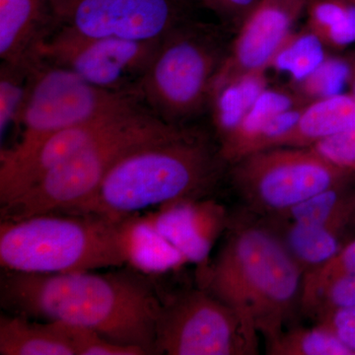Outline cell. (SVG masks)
<instances>
[{"label": "cell", "instance_id": "obj_1", "mask_svg": "<svg viewBox=\"0 0 355 355\" xmlns=\"http://www.w3.org/2000/svg\"><path fill=\"white\" fill-rule=\"evenodd\" d=\"M2 307L13 314L90 329L156 354L161 304L144 280L128 272L25 273L4 270Z\"/></svg>", "mask_w": 355, "mask_h": 355}, {"label": "cell", "instance_id": "obj_2", "mask_svg": "<svg viewBox=\"0 0 355 355\" xmlns=\"http://www.w3.org/2000/svg\"><path fill=\"white\" fill-rule=\"evenodd\" d=\"M221 162L219 150L184 130L123 156L73 214L125 221L140 210L193 202L214 188Z\"/></svg>", "mask_w": 355, "mask_h": 355}, {"label": "cell", "instance_id": "obj_3", "mask_svg": "<svg viewBox=\"0 0 355 355\" xmlns=\"http://www.w3.org/2000/svg\"><path fill=\"white\" fill-rule=\"evenodd\" d=\"M304 270L277 233L263 226L232 230L205 272V291L266 340L284 331L297 306Z\"/></svg>", "mask_w": 355, "mask_h": 355}, {"label": "cell", "instance_id": "obj_4", "mask_svg": "<svg viewBox=\"0 0 355 355\" xmlns=\"http://www.w3.org/2000/svg\"><path fill=\"white\" fill-rule=\"evenodd\" d=\"M130 219L93 214H37L1 220L0 263L25 273L90 272L116 268L132 258Z\"/></svg>", "mask_w": 355, "mask_h": 355}, {"label": "cell", "instance_id": "obj_5", "mask_svg": "<svg viewBox=\"0 0 355 355\" xmlns=\"http://www.w3.org/2000/svg\"><path fill=\"white\" fill-rule=\"evenodd\" d=\"M186 128L161 121L147 109L100 137L29 189L1 205V220L37 214H74L94 196L105 178L123 156L150 142L174 137Z\"/></svg>", "mask_w": 355, "mask_h": 355}, {"label": "cell", "instance_id": "obj_6", "mask_svg": "<svg viewBox=\"0 0 355 355\" xmlns=\"http://www.w3.org/2000/svg\"><path fill=\"white\" fill-rule=\"evenodd\" d=\"M226 53L209 27L184 21L161 40L140 84V101L161 121L182 127L209 105Z\"/></svg>", "mask_w": 355, "mask_h": 355}, {"label": "cell", "instance_id": "obj_7", "mask_svg": "<svg viewBox=\"0 0 355 355\" xmlns=\"http://www.w3.org/2000/svg\"><path fill=\"white\" fill-rule=\"evenodd\" d=\"M144 107L135 96L96 87L72 70L38 57L31 67L19 139L1 153H24L58 130Z\"/></svg>", "mask_w": 355, "mask_h": 355}, {"label": "cell", "instance_id": "obj_8", "mask_svg": "<svg viewBox=\"0 0 355 355\" xmlns=\"http://www.w3.org/2000/svg\"><path fill=\"white\" fill-rule=\"evenodd\" d=\"M233 165V186L248 207L275 216L352 176L313 147H275Z\"/></svg>", "mask_w": 355, "mask_h": 355}, {"label": "cell", "instance_id": "obj_9", "mask_svg": "<svg viewBox=\"0 0 355 355\" xmlns=\"http://www.w3.org/2000/svg\"><path fill=\"white\" fill-rule=\"evenodd\" d=\"M156 354L254 355L259 334L234 310L202 289L162 306Z\"/></svg>", "mask_w": 355, "mask_h": 355}, {"label": "cell", "instance_id": "obj_10", "mask_svg": "<svg viewBox=\"0 0 355 355\" xmlns=\"http://www.w3.org/2000/svg\"><path fill=\"white\" fill-rule=\"evenodd\" d=\"M161 40L89 36L57 25L39 44L36 57L72 70L96 87L139 99L140 84Z\"/></svg>", "mask_w": 355, "mask_h": 355}, {"label": "cell", "instance_id": "obj_11", "mask_svg": "<svg viewBox=\"0 0 355 355\" xmlns=\"http://www.w3.org/2000/svg\"><path fill=\"white\" fill-rule=\"evenodd\" d=\"M57 25L89 36L161 40L187 21L184 0H51Z\"/></svg>", "mask_w": 355, "mask_h": 355}, {"label": "cell", "instance_id": "obj_12", "mask_svg": "<svg viewBox=\"0 0 355 355\" xmlns=\"http://www.w3.org/2000/svg\"><path fill=\"white\" fill-rule=\"evenodd\" d=\"M144 109L111 114L58 130L24 153H0V205L18 197L44 175Z\"/></svg>", "mask_w": 355, "mask_h": 355}, {"label": "cell", "instance_id": "obj_13", "mask_svg": "<svg viewBox=\"0 0 355 355\" xmlns=\"http://www.w3.org/2000/svg\"><path fill=\"white\" fill-rule=\"evenodd\" d=\"M306 6L307 3L301 0H259L240 25L217 72L212 92L243 74L268 71L273 58Z\"/></svg>", "mask_w": 355, "mask_h": 355}, {"label": "cell", "instance_id": "obj_14", "mask_svg": "<svg viewBox=\"0 0 355 355\" xmlns=\"http://www.w3.org/2000/svg\"><path fill=\"white\" fill-rule=\"evenodd\" d=\"M307 104L289 87L266 88L239 125L219 139L222 160L234 164L251 154L275 148Z\"/></svg>", "mask_w": 355, "mask_h": 355}, {"label": "cell", "instance_id": "obj_15", "mask_svg": "<svg viewBox=\"0 0 355 355\" xmlns=\"http://www.w3.org/2000/svg\"><path fill=\"white\" fill-rule=\"evenodd\" d=\"M55 27L51 0H0L1 64H31L39 44Z\"/></svg>", "mask_w": 355, "mask_h": 355}, {"label": "cell", "instance_id": "obj_16", "mask_svg": "<svg viewBox=\"0 0 355 355\" xmlns=\"http://www.w3.org/2000/svg\"><path fill=\"white\" fill-rule=\"evenodd\" d=\"M355 125V97L352 93L308 103L297 123L277 147H312Z\"/></svg>", "mask_w": 355, "mask_h": 355}, {"label": "cell", "instance_id": "obj_17", "mask_svg": "<svg viewBox=\"0 0 355 355\" xmlns=\"http://www.w3.org/2000/svg\"><path fill=\"white\" fill-rule=\"evenodd\" d=\"M180 202L167 219L168 236L187 258L202 261L214 236L225 225L224 210L216 205H190Z\"/></svg>", "mask_w": 355, "mask_h": 355}, {"label": "cell", "instance_id": "obj_18", "mask_svg": "<svg viewBox=\"0 0 355 355\" xmlns=\"http://www.w3.org/2000/svg\"><path fill=\"white\" fill-rule=\"evenodd\" d=\"M13 314L0 317L1 355H76L58 324Z\"/></svg>", "mask_w": 355, "mask_h": 355}, {"label": "cell", "instance_id": "obj_19", "mask_svg": "<svg viewBox=\"0 0 355 355\" xmlns=\"http://www.w3.org/2000/svg\"><path fill=\"white\" fill-rule=\"evenodd\" d=\"M268 87V70H258L236 77L212 92L209 105L219 139L239 125Z\"/></svg>", "mask_w": 355, "mask_h": 355}, {"label": "cell", "instance_id": "obj_20", "mask_svg": "<svg viewBox=\"0 0 355 355\" xmlns=\"http://www.w3.org/2000/svg\"><path fill=\"white\" fill-rule=\"evenodd\" d=\"M347 184L317 193L275 217L286 223L329 229L338 234L354 216V191H347Z\"/></svg>", "mask_w": 355, "mask_h": 355}, {"label": "cell", "instance_id": "obj_21", "mask_svg": "<svg viewBox=\"0 0 355 355\" xmlns=\"http://www.w3.org/2000/svg\"><path fill=\"white\" fill-rule=\"evenodd\" d=\"M306 28L327 49L345 50L355 43V0H309Z\"/></svg>", "mask_w": 355, "mask_h": 355}, {"label": "cell", "instance_id": "obj_22", "mask_svg": "<svg viewBox=\"0 0 355 355\" xmlns=\"http://www.w3.org/2000/svg\"><path fill=\"white\" fill-rule=\"evenodd\" d=\"M326 50L321 40L307 28L292 31L273 58L270 69L286 74L289 86L295 85L328 57Z\"/></svg>", "mask_w": 355, "mask_h": 355}, {"label": "cell", "instance_id": "obj_23", "mask_svg": "<svg viewBox=\"0 0 355 355\" xmlns=\"http://www.w3.org/2000/svg\"><path fill=\"white\" fill-rule=\"evenodd\" d=\"M284 237L280 238L296 261L312 270L340 251L338 234L329 229L302 224L287 223Z\"/></svg>", "mask_w": 355, "mask_h": 355}, {"label": "cell", "instance_id": "obj_24", "mask_svg": "<svg viewBox=\"0 0 355 355\" xmlns=\"http://www.w3.org/2000/svg\"><path fill=\"white\" fill-rule=\"evenodd\" d=\"M266 347L268 354L272 355H355L333 333L320 326L284 331Z\"/></svg>", "mask_w": 355, "mask_h": 355}, {"label": "cell", "instance_id": "obj_25", "mask_svg": "<svg viewBox=\"0 0 355 355\" xmlns=\"http://www.w3.org/2000/svg\"><path fill=\"white\" fill-rule=\"evenodd\" d=\"M352 76L350 57L328 55L309 76L289 88L301 99L311 103L345 93V89L350 85Z\"/></svg>", "mask_w": 355, "mask_h": 355}, {"label": "cell", "instance_id": "obj_26", "mask_svg": "<svg viewBox=\"0 0 355 355\" xmlns=\"http://www.w3.org/2000/svg\"><path fill=\"white\" fill-rule=\"evenodd\" d=\"M29 64H1L0 67V137L1 142L10 130L19 133L21 114L29 90Z\"/></svg>", "mask_w": 355, "mask_h": 355}, {"label": "cell", "instance_id": "obj_27", "mask_svg": "<svg viewBox=\"0 0 355 355\" xmlns=\"http://www.w3.org/2000/svg\"><path fill=\"white\" fill-rule=\"evenodd\" d=\"M355 272V240L324 263L305 272L301 287L300 309L307 313L315 301L334 282Z\"/></svg>", "mask_w": 355, "mask_h": 355}, {"label": "cell", "instance_id": "obj_28", "mask_svg": "<svg viewBox=\"0 0 355 355\" xmlns=\"http://www.w3.org/2000/svg\"><path fill=\"white\" fill-rule=\"evenodd\" d=\"M67 336L76 349V355H146L139 347L121 345L105 338L90 329L53 322Z\"/></svg>", "mask_w": 355, "mask_h": 355}, {"label": "cell", "instance_id": "obj_29", "mask_svg": "<svg viewBox=\"0 0 355 355\" xmlns=\"http://www.w3.org/2000/svg\"><path fill=\"white\" fill-rule=\"evenodd\" d=\"M355 305V272L340 277L330 284L306 313L316 322L331 313Z\"/></svg>", "mask_w": 355, "mask_h": 355}, {"label": "cell", "instance_id": "obj_30", "mask_svg": "<svg viewBox=\"0 0 355 355\" xmlns=\"http://www.w3.org/2000/svg\"><path fill=\"white\" fill-rule=\"evenodd\" d=\"M312 147L350 176H355V125Z\"/></svg>", "mask_w": 355, "mask_h": 355}, {"label": "cell", "instance_id": "obj_31", "mask_svg": "<svg viewBox=\"0 0 355 355\" xmlns=\"http://www.w3.org/2000/svg\"><path fill=\"white\" fill-rule=\"evenodd\" d=\"M205 6L214 9L233 22L241 25L248 14L253 10L259 0H200Z\"/></svg>", "mask_w": 355, "mask_h": 355}, {"label": "cell", "instance_id": "obj_32", "mask_svg": "<svg viewBox=\"0 0 355 355\" xmlns=\"http://www.w3.org/2000/svg\"><path fill=\"white\" fill-rule=\"evenodd\" d=\"M350 60H352V81H350V88H352V91H350V93H352V95L355 97V55H352V57H350Z\"/></svg>", "mask_w": 355, "mask_h": 355}, {"label": "cell", "instance_id": "obj_33", "mask_svg": "<svg viewBox=\"0 0 355 355\" xmlns=\"http://www.w3.org/2000/svg\"><path fill=\"white\" fill-rule=\"evenodd\" d=\"M354 216H352V220L355 221V190L354 191Z\"/></svg>", "mask_w": 355, "mask_h": 355}, {"label": "cell", "instance_id": "obj_34", "mask_svg": "<svg viewBox=\"0 0 355 355\" xmlns=\"http://www.w3.org/2000/svg\"><path fill=\"white\" fill-rule=\"evenodd\" d=\"M303 1L307 2L308 3V2H309V0H303Z\"/></svg>", "mask_w": 355, "mask_h": 355}]
</instances>
